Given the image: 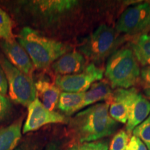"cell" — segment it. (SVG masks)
<instances>
[{
    "label": "cell",
    "instance_id": "cell-19",
    "mask_svg": "<svg viewBox=\"0 0 150 150\" xmlns=\"http://www.w3.org/2000/svg\"><path fill=\"white\" fill-rule=\"evenodd\" d=\"M0 38L2 40H16L13 33V22L10 16L0 8Z\"/></svg>",
    "mask_w": 150,
    "mask_h": 150
},
{
    "label": "cell",
    "instance_id": "cell-5",
    "mask_svg": "<svg viewBox=\"0 0 150 150\" xmlns=\"http://www.w3.org/2000/svg\"><path fill=\"white\" fill-rule=\"evenodd\" d=\"M0 65L6 78L9 96L13 102L27 106L37 98V91L32 78L16 68L0 54Z\"/></svg>",
    "mask_w": 150,
    "mask_h": 150
},
{
    "label": "cell",
    "instance_id": "cell-2",
    "mask_svg": "<svg viewBox=\"0 0 150 150\" xmlns=\"http://www.w3.org/2000/svg\"><path fill=\"white\" fill-rule=\"evenodd\" d=\"M18 42L27 52L34 67L40 70L53 64L70 49L66 45L44 36L29 27L21 30Z\"/></svg>",
    "mask_w": 150,
    "mask_h": 150
},
{
    "label": "cell",
    "instance_id": "cell-18",
    "mask_svg": "<svg viewBox=\"0 0 150 150\" xmlns=\"http://www.w3.org/2000/svg\"><path fill=\"white\" fill-rule=\"evenodd\" d=\"M131 47L138 62L142 66H150V35L140 34L131 42Z\"/></svg>",
    "mask_w": 150,
    "mask_h": 150
},
{
    "label": "cell",
    "instance_id": "cell-9",
    "mask_svg": "<svg viewBox=\"0 0 150 150\" xmlns=\"http://www.w3.org/2000/svg\"><path fill=\"white\" fill-rule=\"evenodd\" d=\"M66 117L59 112L47 108L38 98L28 106L27 117L22 129V132L27 134L41 128L49 124L65 123Z\"/></svg>",
    "mask_w": 150,
    "mask_h": 150
},
{
    "label": "cell",
    "instance_id": "cell-20",
    "mask_svg": "<svg viewBox=\"0 0 150 150\" xmlns=\"http://www.w3.org/2000/svg\"><path fill=\"white\" fill-rule=\"evenodd\" d=\"M133 134L141 140L148 150H150V114L140 125L134 129Z\"/></svg>",
    "mask_w": 150,
    "mask_h": 150
},
{
    "label": "cell",
    "instance_id": "cell-1",
    "mask_svg": "<svg viewBox=\"0 0 150 150\" xmlns=\"http://www.w3.org/2000/svg\"><path fill=\"white\" fill-rule=\"evenodd\" d=\"M109 104L98 103L89 106L71 119L70 127L79 143L91 142L113 134L118 124L110 117Z\"/></svg>",
    "mask_w": 150,
    "mask_h": 150
},
{
    "label": "cell",
    "instance_id": "cell-22",
    "mask_svg": "<svg viewBox=\"0 0 150 150\" xmlns=\"http://www.w3.org/2000/svg\"><path fill=\"white\" fill-rule=\"evenodd\" d=\"M67 150H108V143L107 140L78 143L72 145Z\"/></svg>",
    "mask_w": 150,
    "mask_h": 150
},
{
    "label": "cell",
    "instance_id": "cell-12",
    "mask_svg": "<svg viewBox=\"0 0 150 150\" xmlns=\"http://www.w3.org/2000/svg\"><path fill=\"white\" fill-rule=\"evenodd\" d=\"M150 114V102L136 90L131 97L129 108V116L126 130L130 135Z\"/></svg>",
    "mask_w": 150,
    "mask_h": 150
},
{
    "label": "cell",
    "instance_id": "cell-6",
    "mask_svg": "<svg viewBox=\"0 0 150 150\" xmlns=\"http://www.w3.org/2000/svg\"><path fill=\"white\" fill-rule=\"evenodd\" d=\"M78 1L72 0H36L27 1L25 8L42 24H52L72 10Z\"/></svg>",
    "mask_w": 150,
    "mask_h": 150
},
{
    "label": "cell",
    "instance_id": "cell-8",
    "mask_svg": "<svg viewBox=\"0 0 150 150\" xmlns=\"http://www.w3.org/2000/svg\"><path fill=\"white\" fill-rule=\"evenodd\" d=\"M150 16V1L141 3L125 10L118 19L115 29L118 33L141 34Z\"/></svg>",
    "mask_w": 150,
    "mask_h": 150
},
{
    "label": "cell",
    "instance_id": "cell-16",
    "mask_svg": "<svg viewBox=\"0 0 150 150\" xmlns=\"http://www.w3.org/2000/svg\"><path fill=\"white\" fill-rule=\"evenodd\" d=\"M85 93L63 92L60 95L58 108L67 115H71L83 108Z\"/></svg>",
    "mask_w": 150,
    "mask_h": 150
},
{
    "label": "cell",
    "instance_id": "cell-23",
    "mask_svg": "<svg viewBox=\"0 0 150 150\" xmlns=\"http://www.w3.org/2000/svg\"><path fill=\"white\" fill-rule=\"evenodd\" d=\"M11 107L10 100L4 95L0 94V122L8 115Z\"/></svg>",
    "mask_w": 150,
    "mask_h": 150
},
{
    "label": "cell",
    "instance_id": "cell-13",
    "mask_svg": "<svg viewBox=\"0 0 150 150\" xmlns=\"http://www.w3.org/2000/svg\"><path fill=\"white\" fill-rule=\"evenodd\" d=\"M86 66V59L83 54L72 51L56 60L52 65V68L58 76H65L81 72Z\"/></svg>",
    "mask_w": 150,
    "mask_h": 150
},
{
    "label": "cell",
    "instance_id": "cell-29",
    "mask_svg": "<svg viewBox=\"0 0 150 150\" xmlns=\"http://www.w3.org/2000/svg\"><path fill=\"white\" fill-rule=\"evenodd\" d=\"M150 31V16L149 17V18H148V20H147V22H146L145 26H144L143 30H142V32L141 34H142V33H147V32H148V31Z\"/></svg>",
    "mask_w": 150,
    "mask_h": 150
},
{
    "label": "cell",
    "instance_id": "cell-28",
    "mask_svg": "<svg viewBox=\"0 0 150 150\" xmlns=\"http://www.w3.org/2000/svg\"><path fill=\"white\" fill-rule=\"evenodd\" d=\"M44 150H59V143L57 142H51L46 146Z\"/></svg>",
    "mask_w": 150,
    "mask_h": 150
},
{
    "label": "cell",
    "instance_id": "cell-21",
    "mask_svg": "<svg viewBox=\"0 0 150 150\" xmlns=\"http://www.w3.org/2000/svg\"><path fill=\"white\" fill-rule=\"evenodd\" d=\"M129 134L127 131L120 130L113 136L109 150H126L129 142Z\"/></svg>",
    "mask_w": 150,
    "mask_h": 150
},
{
    "label": "cell",
    "instance_id": "cell-26",
    "mask_svg": "<svg viewBox=\"0 0 150 150\" xmlns=\"http://www.w3.org/2000/svg\"><path fill=\"white\" fill-rule=\"evenodd\" d=\"M8 83L4 72L3 69L0 65V94L5 95L8 91Z\"/></svg>",
    "mask_w": 150,
    "mask_h": 150
},
{
    "label": "cell",
    "instance_id": "cell-4",
    "mask_svg": "<svg viewBox=\"0 0 150 150\" xmlns=\"http://www.w3.org/2000/svg\"><path fill=\"white\" fill-rule=\"evenodd\" d=\"M123 42L119 33L106 24H102L80 46L81 54L90 61L99 63L109 58Z\"/></svg>",
    "mask_w": 150,
    "mask_h": 150
},
{
    "label": "cell",
    "instance_id": "cell-31",
    "mask_svg": "<svg viewBox=\"0 0 150 150\" xmlns=\"http://www.w3.org/2000/svg\"><path fill=\"white\" fill-rule=\"evenodd\" d=\"M149 35H150V34H149Z\"/></svg>",
    "mask_w": 150,
    "mask_h": 150
},
{
    "label": "cell",
    "instance_id": "cell-7",
    "mask_svg": "<svg viewBox=\"0 0 150 150\" xmlns=\"http://www.w3.org/2000/svg\"><path fill=\"white\" fill-rule=\"evenodd\" d=\"M104 71L95 63L88 65L84 70L76 74L57 76L55 85L61 91L67 93H85L91 85L102 79Z\"/></svg>",
    "mask_w": 150,
    "mask_h": 150
},
{
    "label": "cell",
    "instance_id": "cell-27",
    "mask_svg": "<svg viewBox=\"0 0 150 150\" xmlns=\"http://www.w3.org/2000/svg\"><path fill=\"white\" fill-rule=\"evenodd\" d=\"M140 77L148 88H150V66L144 67L140 71Z\"/></svg>",
    "mask_w": 150,
    "mask_h": 150
},
{
    "label": "cell",
    "instance_id": "cell-10",
    "mask_svg": "<svg viewBox=\"0 0 150 150\" xmlns=\"http://www.w3.org/2000/svg\"><path fill=\"white\" fill-rule=\"evenodd\" d=\"M1 50L6 58L16 68L31 77L34 66L26 50L16 40H1L0 42Z\"/></svg>",
    "mask_w": 150,
    "mask_h": 150
},
{
    "label": "cell",
    "instance_id": "cell-11",
    "mask_svg": "<svg viewBox=\"0 0 150 150\" xmlns=\"http://www.w3.org/2000/svg\"><path fill=\"white\" fill-rule=\"evenodd\" d=\"M135 88L128 89L117 88L112 92V96L107 101L109 104V114L117 122L127 123L131 97L136 91Z\"/></svg>",
    "mask_w": 150,
    "mask_h": 150
},
{
    "label": "cell",
    "instance_id": "cell-3",
    "mask_svg": "<svg viewBox=\"0 0 150 150\" xmlns=\"http://www.w3.org/2000/svg\"><path fill=\"white\" fill-rule=\"evenodd\" d=\"M140 75L138 62L130 48L119 49L107 60L105 76L112 88L128 89L136 85Z\"/></svg>",
    "mask_w": 150,
    "mask_h": 150
},
{
    "label": "cell",
    "instance_id": "cell-17",
    "mask_svg": "<svg viewBox=\"0 0 150 150\" xmlns=\"http://www.w3.org/2000/svg\"><path fill=\"white\" fill-rule=\"evenodd\" d=\"M111 88L104 81H97L91 85L90 88L85 92L83 108L101 101L106 102L112 96Z\"/></svg>",
    "mask_w": 150,
    "mask_h": 150
},
{
    "label": "cell",
    "instance_id": "cell-14",
    "mask_svg": "<svg viewBox=\"0 0 150 150\" xmlns=\"http://www.w3.org/2000/svg\"><path fill=\"white\" fill-rule=\"evenodd\" d=\"M37 96L40 97V102L47 109L54 110L58 105L61 95V90L55 84L45 79L38 80L35 83Z\"/></svg>",
    "mask_w": 150,
    "mask_h": 150
},
{
    "label": "cell",
    "instance_id": "cell-30",
    "mask_svg": "<svg viewBox=\"0 0 150 150\" xmlns=\"http://www.w3.org/2000/svg\"><path fill=\"white\" fill-rule=\"evenodd\" d=\"M145 94L150 99V88H147L145 90Z\"/></svg>",
    "mask_w": 150,
    "mask_h": 150
},
{
    "label": "cell",
    "instance_id": "cell-24",
    "mask_svg": "<svg viewBox=\"0 0 150 150\" xmlns=\"http://www.w3.org/2000/svg\"><path fill=\"white\" fill-rule=\"evenodd\" d=\"M126 150H148L141 140L135 136H131Z\"/></svg>",
    "mask_w": 150,
    "mask_h": 150
},
{
    "label": "cell",
    "instance_id": "cell-15",
    "mask_svg": "<svg viewBox=\"0 0 150 150\" xmlns=\"http://www.w3.org/2000/svg\"><path fill=\"white\" fill-rule=\"evenodd\" d=\"M22 118L0 129V150H15L22 138Z\"/></svg>",
    "mask_w": 150,
    "mask_h": 150
},
{
    "label": "cell",
    "instance_id": "cell-25",
    "mask_svg": "<svg viewBox=\"0 0 150 150\" xmlns=\"http://www.w3.org/2000/svg\"><path fill=\"white\" fill-rule=\"evenodd\" d=\"M39 142L33 140H28L24 141L15 150H39Z\"/></svg>",
    "mask_w": 150,
    "mask_h": 150
}]
</instances>
